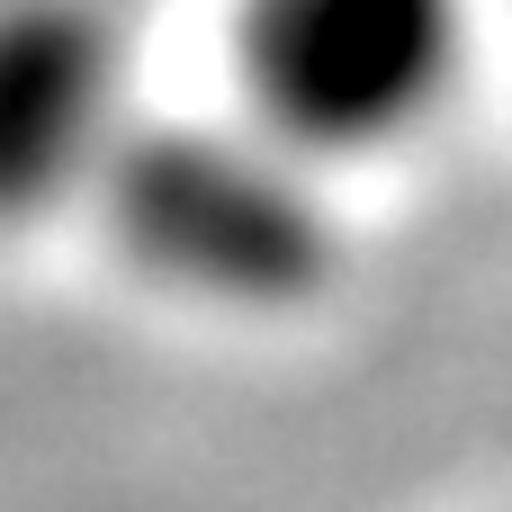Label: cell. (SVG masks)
Listing matches in <instances>:
<instances>
[{
    "label": "cell",
    "instance_id": "2",
    "mask_svg": "<svg viewBox=\"0 0 512 512\" xmlns=\"http://www.w3.org/2000/svg\"><path fill=\"white\" fill-rule=\"evenodd\" d=\"M468 0H234L252 126L306 171L432 135L468 81Z\"/></svg>",
    "mask_w": 512,
    "mask_h": 512
},
{
    "label": "cell",
    "instance_id": "1",
    "mask_svg": "<svg viewBox=\"0 0 512 512\" xmlns=\"http://www.w3.org/2000/svg\"><path fill=\"white\" fill-rule=\"evenodd\" d=\"M99 207L144 279L225 315H279L333 279V198L261 126H126Z\"/></svg>",
    "mask_w": 512,
    "mask_h": 512
},
{
    "label": "cell",
    "instance_id": "3",
    "mask_svg": "<svg viewBox=\"0 0 512 512\" xmlns=\"http://www.w3.org/2000/svg\"><path fill=\"white\" fill-rule=\"evenodd\" d=\"M126 144V36L99 0H0V234L99 198Z\"/></svg>",
    "mask_w": 512,
    "mask_h": 512
}]
</instances>
